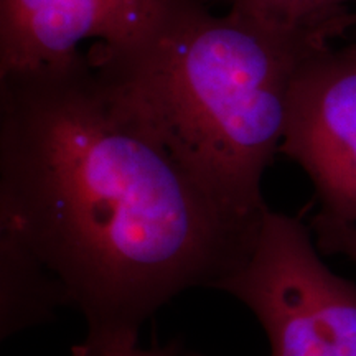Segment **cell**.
<instances>
[{
    "instance_id": "6da1fadb",
    "label": "cell",
    "mask_w": 356,
    "mask_h": 356,
    "mask_svg": "<svg viewBox=\"0 0 356 356\" xmlns=\"http://www.w3.org/2000/svg\"><path fill=\"white\" fill-rule=\"evenodd\" d=\"M259 225L222 211L86 53L0 76V231L84 317L73 356L137 346L172 299L236 273Z\"/></svg>"
},
{
    "instance_id": "7a4b0ae2",
    "label": "cell",
    "mask_w": 356,
    "mask_h": 356,
    "mask_svg": "<svg viewBox=\"0 0 356 356\" xmlns=\"http://www.w3.org/2000/svg\"><path fill=\"white\" fill-rule=\"evenodd\" d=\"M337 30H293L203 0H170L126 48L96 43L88 60L147 132L236 220L259 221L262 177L279 152L289 89Z\"/></svg>"
},
{
    "instance_id": "3957f363",
    "label": "cell",
    "mask_w": 356,
    "mask_h": 356,
    "mask_svg": "<svg viewBox=\"0 0 356 356\" xmlns=\"http://www.w3.org/2000/svg\"><path fill=\"white\" fill-rule=\"evenodd\" d=\"M215 291L256 315L270 356H356V286L323 264L297 218L266 208L251 254Z\"/></svg>"
},
{
    "instance_id": "277c9868",
    "label": "cell",
    "mask_w": 356,
    "mask_h": 356,
    "mask_svg": "<svg viewBox=\"0 0 356 356\" xmlns=\"http://www.w3.org/2000/svg\"><path fill=\"white\" fill-rule=\"evenodd\" d=\"M279 152L309 177L320 215L356 226V47L327 44L300 65Z\"/></svg>"
},
{
    "instance_id": "5b68a950",
    "label": "cell",
    "mask_w": 356,
    "mask_h": 356,
    "mask_svg": "<svg viewBox=\"0 0 356 356\" xmlns=\"http://www.w3.org/2000/svg\"><path fill=\"white\" fill-rule=\"evenodd\" d=\"M170 0H0V76L55 65L86 40L109 50L149 32Z\"/></svg>"
},
{
    "instance_id": "8992f818",
    "label": "cell",
    "mask_w": 356,
    "mask_h": 356,
    "mask_svg": "<svg viewBox=\"0 0 356 356\" xmlns=\"http://www.w3.org/2000/svg\"><path fill=\"white\" fill-rule=\"evenodd\" d=\"M68 304L61 282L12 234L0 231V333L7 337L47 322Z\"/></svg>"
},
{
    "instance_id": "52a82bcc",
    "label": "cell",
    "mask_w": 356,
    "mask_h": 356,
    "mask_svg": "<svg viewBox=\"0 0 356 356\" xmlns=\"http://www.w3.org/2000/svg\"><path fill=\"white\" fill-rule=\"evenodd\" d=\"M228 10L267 25L293 30L332 29L343 35L356 26V0H220Z\"/></svg>"
},
{
    "instance_id": "ba28073f",
    "label": "cell",
    "mask_w": 356,
    "mask_h": 356,
    "mask_svg": "<svg viewBox=\"0 0 356 356\" xmlns=\"http://www.w3.org/2000/svg\"><path fill=\"white\" fill-rule=\"evenodd\" d=\"M104 356H177V355L168 350H140L139 345H137V346H132V348L111 351V353Z\"/></svg>"
},
{
    "instance_id": "9c48e42d",
    "label": "cell",
    "mask_w": 356,
    "mask_h": 356,
    "mask_svg": "<svg viewBox=\"0 0 356 356\" xmlns=\"http://www.w3.org/2000/svg\"><path fill=\"white\" fill-rule=\"evenodd\" d=\"M186 356H197V355H186Z\"/></svg>"
}]
</instances>
